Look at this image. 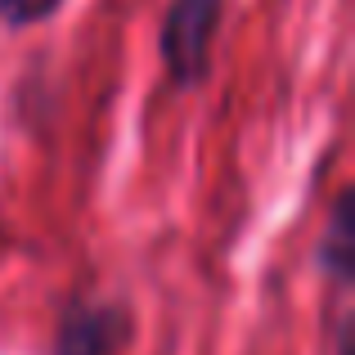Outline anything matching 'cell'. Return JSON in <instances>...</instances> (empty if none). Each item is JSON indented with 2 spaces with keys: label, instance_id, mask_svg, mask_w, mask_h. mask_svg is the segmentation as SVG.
<instances>
[{
  "label": "cell",
  "instance_id": "obj_1",
  "mask_svg": "<svg viewBox=\"0 0 355 355\" xmlns=\"http://www.w3.org/2000/svg\"><path fill=\"white\" fill-rule=\"evenodd\" d=\"M216 23H220V0H171L162 23V63L180 86H193L207 72Z\"/></svg>",
  "mask_w": 355,
  "mask_h": 355
},
{
  "label": "cell",
  "instance_id": "obj_2",
  "mask_svg": "<svg viewBox=\"0 0 355 355\" xmlns=\"http://www.w3.org/2000/svg\"><path fill=\"white\" fill-rule=\"evenodd\" d=\"M126 342V315L117 306L77 302L59 324L54 355H113Z\"/></svg>",
  "mask_w": 355,
  "mask_h": 355
},
{
  "label": "cell",
  "instance_id": "obj_3",
  "mask_svg": "<svg viewBox=\"0 0 355 355\" xmlns=\"http://www.w3.org/2000/svg\"><path fill=\"white\" fill-rule=\"evenodd\" d=\"M320 266H329L333 279L347 284V270H351V211H347V198H338V207H333L329 239L320 243Z\"/></svg>",
  "mask_w": 355,
  "mask_h": 355
},
{
  "label": "cell",
  "instance_id": "obj_4",
  "mask_svg": "<svg viewBox=\"0 0 355 355\" xmlns=\"http://www.w3.org/2000/svg\"><path fill=\"white\" fill-rule=\"evenodd\" d=\"M59 9V0H0V18L9 27H27V23H41Z\"/></svg>",
  "mask_w": 355,
  "mask_h": 355
}]
</instances>
